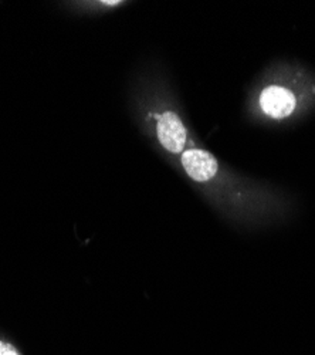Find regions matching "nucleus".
<instances>
[{
  "mask_svg": "<svg viewBox=\"0 0 315 355\" xmlns=\"http://www.w3.org/2000/svg\"><path fill=\"white\" fill-rule=\"evenodd\" d=\"M135 118L158 150L177 164L188 148L197 146L175 96L159 76L144 78L134 93Z\"/></svg>",
  "mask_w": 315,
  "mask_h": 355,
  "instance_id": "obj_3",
  "label": "nucleus"
},
{
  "mask_svg": "<svg viewBox=\"0 0 315 355\" xmlns=\"http://www.w3.org/2000/svg\"><path fill=\"white\" fill-rule=\"evenodd\" d=\"M315 112V71L290 58H277L247 85L244 120L254 127L285 130Z\"/></svg>",
  "mask_w": 315,
  "mask_h": 355,
  "instance_id": "obj_2",
  "label": "nucleus"
},
{
  "mask_svg": "<svg viewBox=\"0 0 315 355\" xmlns=\"http://www.w3.org/2000/svg\"><path fill=\"white\" fill-rule=\"evenodd\" d=\"M178 166L210 208L236 230L281 226L296 214V198L287 189L231 168L202 146L188 148Z\"/></svg>",
  "mask_w": 315,
  "mask_h": 355,
  "instance_id": "obj_1",
  "label": "nucleus"
},
{
  "mask_svg": "<svg viewBox=\"0 0 315 355\" xmlns=\"http://www.w3.org/2000/svg\"><path fill=\"white\" fill-rule=\"evenodd\" d=\"M0 355H24V352L13 340L0 334Z\"/></svg>",
  "mask_w": 315,
  "mask_h": 355,
  "instance_id": "obj_4",
  "label": "nucleus"
}]
</instances>
